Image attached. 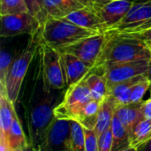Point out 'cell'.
I'll return each mask as SVG.
<instances>
[{
  "label": "cell",
  "instance_id": "18",
  "mask_svg": "<svg viewBox=\"0 0 151 151\" xmlns=\"http://www.w3.org/2000/svg\"><path fill=\"white\" fill-rule=\"evenodd\" d=\"M119 105V104L118 101L110 95H108L101 103L97 116V122L95 127V131L96 132L98 137L111 125L112 119L116 113Z\"/></svg>",
  "mask_w": 151,
  "mask_h": 151
},
{
  "label": "cell",
  "instance_id": "13",
  "mask_svg": "<svg viewBox=\"0 0 151 151\" xmlns=\"http://www.w3.org/2000/svg\"><path fill=\"white\" fill-rule=\"evenodd\" d=\"M67 87L82 81L93 69V66L73 54L60 52Z\"/></svg>",
  "mask_w": 151,
  "mask_h": 151
},
{
  "label": "cell",
  "instance_id": "19",
  "mask_svg": "<svg viewBox=\"0 0 151 151\" xmlns=\"http://www.w3.org/2000/svg\"><path fill=\"white\" fill-rule=\"evenodd\" d=\"M30 150V145L16 112L7 137V151Z\"/></svg>",
  "mask_w": 151,
  "mask_h": 151
},
{
  "label": "cell",
  "instance_id": "34",
  "mask_svg": "<svg viewBox=\"0 0 151 151\" xmlns=\"http://www.w3.org/2000/svg\"><path fill=\"white\" fill-rule=\"evenodd\" d=\"M150 150L151 151V138L150 139H149L146 142H144L140 148H139V150Z\"/></svg>",
  "mask_w": 151,
  "mask_h": 151
},
{
  "label": "cell",
  "instance_id": "38",
  "mask_svg": "<svg viewBox=\"0 0 151 151\" xmlns=\"http://www.w3.org/2000/svg\"><path fill=\"white\" fill-rule=\"evenodd\" d=\"M150 138H151V132H150V135L148 136V139H147V141H148L149 139H150ZM147 141H146V142H147Z\"/></svg>",
  "mask_w": 151,
  "mask_h": 151
},
{
  "label": "cell",
  "instance_id": "10",
  "mask_svg": "<svg viewBox=\"0 0 151 151\" xmlns=\"http://www.w3.org/2000/svg\"><path fill=\"white\" fill-rule=\"evenodd\" d=\"M149 67V59L115 63L103 68L98 73L104 76L108 89L116 83L132 79L138 75L146 74Z\"/></svg>",
  "mask_w": 151,
  "mask_h": 151
},
{
  "label": "cell",
  "instance_id": "28",
  "mask_svg": "<svg viewBox=\"0 0 151 151\" xmlns=\"http://www.w3.org/2000/svg\"><path fill=\"white\" fill-rule=\"evenodd\" d=\"M150 81L148 78H145L130 88V103H136L142 101V98L146 92L150 89Z\"/></svg>",
  "mask_w": 151,
  "mask_h": 151
},
{
  "label": "cell",
  "instance_id": "33",
  "mask_svg": "<svg viewBox=\"0 0 151 151\" xmlns=\"http://www.w3.org/2000/svg\"><path fill=\"white\" fill-rule=\"evenodd\" d=\"M142 111L145 119H151V98L146 101H143Z\"/></svg>",
  "mask_w": 151,
  "mask_h": 151
},
{
  "label": "cell",
  "instance_id": "20",
  "mask_svg": "<svg viewBox=\"0 0 151 151\" xmlns=\"http://www.w3.org/2000/svg\"><path fill=\"white\" fill-rule=\"evenodd\" d=\"M113 143L111 151L131 150V139L126 127L115 114L111 121Z\"/></svg>",
  "mask_w": 151,
  "mask_h": 151
},
{
  "label": "cell",
  "instance_id": "39",
  "mask_svg": "<svg viewBox=\"0 0 151 151\" xmlns=\"http://www.w3.org/2000/svg\"><path fill=\"white\" fill-rule=\"evenodd\" d=\"M150 98H151V82H150Z\"/></svg>",
  "mask_w": 151,
  "mask_h": 151
},
{
  "label": "cell",
  "instance_id": "4",
  "mask_svg": "<svg viewBox=\"0 0 151 151\" xmlns=\"http://www.w3.org/2000/svg\"><path fill=\"white\" fill-rule=\"evenodd\" d=\"M41 74L42 88L46 92L61 90L67 87L61 53L58 50L42 42L40 37Z\"/></svg>",
  "mask_w": 151,
  "mask_h": 151
},
{
  "label": "cell",
  "instance_id": "24",
  "mask_svg": "<svg viewBox=\"0 0 151 151\" xmlns=\"http://www.w3.org/2000/svg\"><path fill=\"white\" fill-rule=\"evenodd\" d=\"M102 102L91 99L89 102L87 103L83 111L81 119L79 122L86 128L88 129H95L97 122V116L98 111L100 109Z\"/></svg>",
  "mask_w": 151,
  "mask_h": 151
},
{
  "label": "cell",
  "instance_id": "21",
  "mask_svg": "<svg viewBox=\"0 0 151 151\" xmlns=\"http://www.w3.org/2000/svg\"><path fill=\"white\" fill-rule=\"evenodd\" d=\"M91 96L94 100L103 102L104 99L108 96V85L104 76L96 72H90L84 78Z\"/></svg>",
  "mask_w": 151,
  "mask_h": 151
},
{
  "label": "cell",
  "instance_id": "30",
  "mask_svg": "<svg viewBox=\"0 0 151 151\" xmlns=\"http://www.w3.org/2000/svg\"><path fill=\"white\" fill-rule=\"evenodd\" d=\"M113 143V134L111 125L104 130L98 137V151H111Z\"/></svg>",
  "mask_w": 151,
  "mask_h": 151
},
{
  "label": "cell",
  "instance_id": "2",
  "mask_svg": "<svg viewBox=\"0 0 151 151\" xmlns=\"http://www.w3.org/2000/svg\"><path fill=\"white\" fill-rule=\"evenodd\" d=\"M50 92H43L42 96L35 99L27 113V122L29 133L30 150H40L44 141L46 132L55 119L54 109L57 106L58 97Z\"/></svg>",
  "mask_w": 151,
  "mask_h": 151
},
{
  "label": "cell",
  "instance_id": "35",
  "mask_svg": "<svg viewBox=\"0 0 151 151\" xmlns=\"http://www.w3.org/2000/svg\"><path fill=\"white\" fill-rule=\"evenodd\" d=\"M92 1V5L93 7H96V6H99V5H102L107 2H110V1H112V0H91Z\"/></svg>",
  "mask_w": 151,
  "mask_h": 151
},
{
  "label": "cell",
  "instance_id": "11",
  "mask_svg": "<svg viewBox=\"0 0 151 151\" xmlns=\"http://www.w3.org/2000/svg\"><path fill=\"white\" fill-rule=\"evenodd\" d=\"M71 119L55 117L49 127L40 150H66Z\"/></svg>",
  "mask_w": 151,
  "mask_h": 151
},
{
  "label": "cell",
  "instance_id": "27",
  "mask_svg": "<svg viewBox=\"0 0 151 151\" xmlns=\"http://www.w3.org/2000/svg\"><path fill=\"white\" fill-rule=\"evenodd\" d=\"M12 58L5 50H2L0 53V91L6 93V76L12 62Z\"/></svg>",
  "mask_w": 151,
  "mask_h": 151
},
{
  "label": "cell",
  "instance_id": "16",
  "mask_svg": "<svg viewBox=\"0 0 151 151\" xmlns=\"http://www.w3.org/2000/svg\"><path fill=\"white\" fill-rule=\"evenodd\" d=\"M143 101L130 103L126 105H119L116 111V115L120 119L123 126L129 134L130 139L134 127L143 119H145L142 111Z\"/></svg>",
  "mask_w": 151,
  "mask_h": 151
},
{
  "label": "cell",
  "instance_id": "29",
  "mask_svg": "<svg viewBox=\"0 0 151 151\" xmlns=\"http://www.w3.org/2000/svg\"><path fill=\"white\" fill-rule=\"evenodd\" d=\"M24 1L26 3L28 12L39 20L42 27V25L47 19V15L43 8L42 0H24Z\"/></svg>",
  "mask_w": 151,
  "mask_h": 151
},
{
  "label": "cell",
  "instance_id": "25",
  "mask_svg": "<svg viewBox=\"0 0 151 151\" xmlns=\"http://www.w3.org/2000/svg\"><path fill=\"white\" fill-rule=\"evenodd\" d=\"M145 78H147L146 74H142V75H138L136 77H134L132 79L126 80V81H120L119 83H116L115 85H113L111 88H109L108 95L113 96L114 98H118L124 92H126L127 90L131 88L134 84H136L137 82H139L140 81H142Z\"/></svg>",
  "mask_w": 151,
  "mask_h": 151
},
{
  "label": "cell",
  "instance_id": "6",
  "mask_svg": "<svg viewBox=\"0 0 151 151\" xmlns=\"http://www.w3.org/2000/svg\"><path fill=\"white\" fill-rule=\"evenodd\" d=\"M34 38L35 35L22 52L12 60L6 76V94L13 104L18 100L22 82L35 54L36 44L34 42Z\"/></svg>",
  "mask_w": 151,
  "mask_h": 151
},
{
  "label": "cell",
  "instance_id": "32",
  "mask_svg": "<svg viewBox=\"0 0 151 151\" xmlns=\"http://www.w3.org/2000/svg\"><path fill=\"white\" fill-rule=\"evenodd\" d=\"M118 35V34H117ZM123 35H128L131 36H134L137 38H140L145 42H151V28L150 29H146L143 31H140V32H135V33H129V34H123Z\"/></svg>",
  "mask_w": 151,
  "mask_h": 151
},
{
  "label": "cell",
  "instance_id": "26",
  "mask_svg": "<svg viewBox=\"0 0 151 151\" xmlns=\"http://www.w3.org/2000/svg\"><path fill=\"white\" fill-rule=\"evenodd\" d=\"M28 12L24 0H0V15Z\"/></svg>",
  "mask_w": 151,
  "mask_h": 151
},
{
  "label": "cell",
  "instance_id": "31",
  "mask_svg": "<svg viewBox=\"0 0 151 151\" xmlns=\"http://www.w3.org/2000/svg\"><path fill=\"white\" fill-rule=\"evenodd\" d=\"M85 151H98V135L95 129L84 127Z\"/></svg>",
  "mask_w": 151,
  "mask_h": 151
},
{
  "label": "cell",
  "instance_id": "3",
  "mask_svg": "<svg viewBox=\"0 0 151 151\" xmlns=\"http://www.w3.org/2000/svg\"><path fill=\"white\" fill-rule=\"evenodd\" d=\"M96 34L98 33L81 27L65 18L55 17H48L40 29L41 40L57 50Z\"/></svg>",
  "mask_w": 151,
  "mask_h": 151
},
{
  "label": "cell",
  "instance_id": "5",
  "mask_svg": "<svg viewBox=\"0 0 151 151\" xmlns=\"http://www.w3.org/2000/svg\"><path fill=\"white\" fill-rule=\"evenodd\" d=\"M67 88L62 101L55 107L54 114L58 119L79 121L87 103L93 98L84 79Z\"/></svg>",
  "mask_w": 151,
  "mask_h": 151
},
{
  "label": "cell",
  "instance_id": "1",
  "mask_svg": "<svg viewBox=\"0 0 151 151\" xmlns=\"http://www.w3.org/2000/svg\"><path fill=\"white\" fill-rule=\"evenodd\" d=\"M150 58L151 49L145 41L128 35L112 34L91 71L99 73L111 64Z\"/></svg>",
  "mask_w": 151,
  "mask_h": 151
},
{
  "label": "cell",
  "instance_id": "17",
  "mask_svg": "<svg viewBox=\"0 0 151 151\" xmlns=\"http://www.w3.org/2000/svg\"><path fill=\"white\" fill-rule=\"evenodd\" d=\"M14 104L5 92L0 91V149L7 151V137L15 113Z\"/></svg>",
  "mask_w": 151,
  "mask_h": 151
},
{
  "label": "cell",
  "instance_id": "36",
  "mask_svg": "<svg viewBox=\"0 0 151 151\" xmlns=\"http://www.w3.org/2000/svg\"><path fill=\"white\" fill-rule=\"evenodd\" d=\"M146 76H147L148 80L151 82V58L149 59V67H148V71L146 73Z\"/></svg>",
  "mask_w": 151,
  "mask_h": 151
},
{
  "label": "cell",
  "instance_id": "22",
  "mask_svg": "<svg viewBox=\"0 0 151 151\" xmlns=\"http://www.w3.org/2000/svg\"><path fill=\"white\" fill-rule=\"evenodd\" d=\"M70 135L66 145L68 151H85L84 127L76 120L71 119Z\"/></svg>",
  "mask_w": 151,
  "mask_h": 151
},
{
  "label": "cell",
  "instance_id": "23",
  "mask_svg": "<svg viewBox=\"0 0 151 151\" xmlns=\"http://www.w3.org/2000/svg\"><path fill=\"white\" fill-rule=\"evenodd\" d=\"M151 132V119H145L141 121L134 129L131 136V150H138L147 141Z\"/></svg>",
  "mask_w": 151,
  "mask_h": 151
},
{
  "label": "cell",
  "instance_id": "15",
  "mask_svg": "<svg viewBox=\"0 0 151 151\" xmlns=\"http://www.w3.org/2000/svg\"><path fill=\"white\" fill-rule=\"evenodd\" d=\"M42 2L47 18H64L76 10L93 6L91 0H42Z\"/></svg>",
  "mask_w": 151,
  "mask_h": 151
},
{
  "label": "cell",
  "instance_id": "37",
  "mask_svg": "<svg viewBox=\"0 0 151 151\" xmlns=\"http://www.w3.org/2000/svg\"><path fill=\"white\" fill-rule=\"evenodd\" d=\"M147 42V44H148V45L150 46V48L151 49V42H150V41H149V42Z\"/></svg>",
  "mask_w": 151,
  "mask_h": 151
},
{
  "label": "cell",
  "instance_id": "9",
  "mask_svg": "<svg viewBox=\"0 0 151 151\" xmlns=\"http://www.w3.org/2000/svg\"><path fill=\"white\" fill-rule=\"evenodd\" d=\"M2 38H9L22 34L35 35L41 29L39 20L29 12L0 15Z\"/></svg>",
  "mask_w": 151,
  "mask_h": 151
},
{
  "label": "cell",
  "instance_id": "7",
  "mask_svg": "<svg viewBox=\"0 0 151 151\" xmlns=\"http://www.w3.org/2000/svg\"><path fill=\"white\" fill-rule=\"evenodd\" d=\"M111 35L112 33L110 31L98 33L83 38L72 45L61 48L58 50L73 54L94 67Z\"/></svg>",
  "mask_w": 151,
  "mask_h": 151
},
{
  "label": "cell",
  "instance_id": "14",
  "mask_svg": "<svg viewBox=\"0 0 151 151\" xmlns=\"http://www.w3.org/2000/svg\"><path fill=\"white\" fill-rule=\"evenodd\" d=\"M64 18L81 27L96 33H104L108 30L107 27L93 6H86L76 10Z\"/></svg>",
  "mask_w": 151,
  "mask_h": 151
},
{
  "label": "cell",
  "instance_id": "8",
  "mask_svg": "<svg viewBox=\"0 0 151 151\" xmlns=\"http://www.w3.org/2000/svg\"><path fill=\"white\" fill-rule=\"evenodd\" d=\"M151 20V0H136L124 19L108 31L129 34L142 31Z\"/></svg>",
  "mask_w": 151,
  "mask_h": 151
},
{
  "label": "cell",
  "instance_id": "12",
  "mask_svg": "<svg viewBox=\"0 0 151 151\" xmlns=\"http://www.w3.org/2000/svg\"><path fill=\"white\" fill-rule=\"evenodd\" d=\"M135 2L136 0H112L94 8L109 30L124 19Z\"/></svg>",
  "mask_w": 151,
  "mask_h": 151
}]
</instances>
